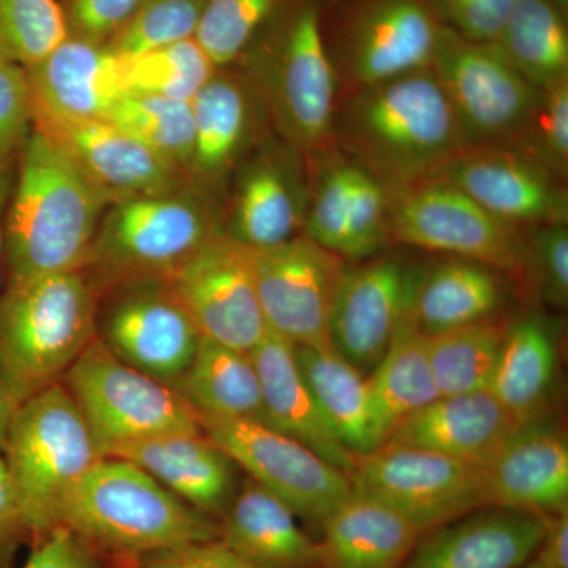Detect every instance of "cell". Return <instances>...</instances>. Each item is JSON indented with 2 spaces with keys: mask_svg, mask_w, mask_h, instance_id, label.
I'll return each mask as SVG.
<instances>
[{
  "mask_svg": "<svg viewBox=\"0 0 568 568\" xmlns=\"http://www.w3.org/2000/svg\"><path fill=\"white\" fill-rule=\"evenodd\" d=\"M111 204L58 142L33 129L18 156L3 215L6 286L82 271Z\"/></svg>",
  "mask_w": 568,
  "mask_h": 568,
  "instance_id": "obj_1",
  "label": "cell"
},
{
  "mask_svg": "<svg viewBox=\"0 0 568 568\" xmlns=\"http://www.w3.org/2000/svg\"><path fill=\"white\" fill-rule=\"evenodd\" d=\"M334 142L387 189L436 178L466 149L454 108L432 69L339 95Z\"/></svg>",
  "mask_w": 568,
  "mask_h": 568,
  "instance_id": "obj_2",
  "label": "cell"
},
{
  "mask_svg": "<svg viewBox=\"0 0 568 568\" xmlns=\"http://www.w3.org/2000/svg\"><path fill=\"white\" fill-rule=\"evenodd\" d=\"M272 130L305 159L334 148L339 85L323 32V0H290L234 63Z\"/></svg>",
  "mask_w": 568,
  "mask_h": 568,
  "instance_id": "obj_3",
  "label": "cell"
},
{
  "mask_svg": "<svg viewBox=\"0 0 568 568\" xmlns=\"http://www.w3.org/2000/svg\"><path fill=\"white\" fill-rule=\"evenodd\" d=\"M65 526L110 562L219 540V521L164 488L140 466L103 457L82 477L59 514Z\"/></svg>",
  "mask_w": 568,
  "mask_h": 568,
  "instance_id": "obj_4",
  "label": "cell"
},
{
  "mask_svg": "<svg viewBox=\"0 0 568 568\" xmlns=\"http://www.w3.org/2000/svg\"><path fill=\"white\" fill-rule=\"evenodd\" d=\"M226 201L183 179L162 192L115 201L104 212L82 272L100 294L145 280H168L224 234Z\"/></svg>",
  "mask_w": 568,
  "mask_h": 568,
  "instance_id": "obj_5",
  "label": "cell"
},
{
  "mask_svg": "<svg viewBox=\"0 0 568 568\" xmlns=\"http://www.w3.org/2000/svg\"><path fill=\"white\" fill-rule=\"evenodd\" d=\"M102 294L82 271L7 284L0 297V390L14 406L62 383L97 338Z\"/></svg>",
  "mask_w": 568,
  "mask_h": 568,
  "instance_id": "obj_6",
  "label": "cell"
},
{
  "mask_svg": "<svg viewBox=\"0 0 568 568\" xmlns=\"http://www.w3.org/2000/svg\"><path fill=\"white\" fill-rule=\"evenodd\" d=\"M2 457L32 547L59 526L71 489L103 455L70 392L59 383L14 407Z\"/></svg>",
  "mask_w": 568,
  "mask_h": 568,
  "instance_id": "obj_7",
  "label": "cell"
},
{
  "mask_svg": "<svg viewBox=\"0 0 568 568\" xmlns=\"http://www.w3.org/2000/svg\"><path fill=\"white\" fill-rule=\"evenodd\" d=\"M388 193V244L476 261L530 290L525 231L496 219L444 179H426Z\"/></svg>",
  "mask_w": 568,
  "mask_h": 568,
  "instance_id": "obj_8",
  "label": "cell"
},
{
  "mask_svg": "<svg viewBox=\"0 0 568 568\" xmlns=\"http://www.w3.org/2000/svg\"><path fill=\"white\" fill-rule=\"evenodd\" d=\"M432 70L454 108L467 148L521 151L541 91L525 80L497 43L444 28Z\"/></svg>",
  "mask_w": 568,
  "mask_h": 568,
  "instance_id": "obj_9",
  "label": "cell"
},
{
  "mask_svg": "<svg viewBox=\"0 0 568 568\" xmlns=\"http://www.w3.org/2000/svg\"><path fill=\"white\" fill-rule=\"evenodd\" d=\"M62 384L103 457L136 440L203 429L193 407L174 387L123 364L99 338L71 365Z\"/></svg>",
  "mask_w": 568,
  "mask_h": 568,
  "instance_id": "obj_10",
  "label": "cell"
},
{
  "mask_svg": "<svg viewBox=\"0 0 568 568\" xmlns=\"http://www.w3.org/2000/svg\"><path fill=\"white\" fill-rule=\"evenodd\" d=\"M444 28L435 0H349L325 39L339 95L432 69Z\"/></svg>",
  "mask_w": 568,
  "mask_h": 568,
  "instance_id": "obj_11",
  "label": "cell"
},
{
  "mask_svg": "<svg viewBox=\"0 0 568 568\" xmlns=\"http://www.w3.org/2000/svg\"><path fill=\"white\" fill-rule=\"evenodd\" d=\"M351 484L354 491L394 507L424 534L488 507L481 465L426 448L384 444L357 457Z\"/></svg>",
  "mask_w": 568,
  "mask_h": 568,
  "instance_id": "obj_12",
  "label": "cell"
},
{
  "mask_svg": "<svg viewBox=\"0 0 568 568\" xmlns=\"http://www.w3.org/2000/svg\"><path fill=\"white\" fill-rule=\"evenodd\" d=\"M197 420L235 466L313 525L323 528L325 519L353 493L347 474L263 422L212 417Z\"/></svg>",
  "mask_w": 568,
  "mask_h": 568,
  "instance_id": "obj_13",
  "label": "cell"
},
{
  "mask_svg": "<svg viewBox=\"0 0 568 568\" xmlns=\"http://www.w3.org/2000/svg\"><path fill=\"white\" fill-rule=\"evenodd\" d=\"M97 338L123 364L175 387L203 335L166 280H145L102 295Z\"/></svg>",
  "mask_w": 568,
  "mask_h": 568,
  "instance_id": "obj_14",
  "label": "cell"
},
{
  "mask_svg": "<svg viewBox=\"0 0 568 568\" xmlns=\"http://www.w3.org/2000/svg\"><path fill=\"white\" fill-rule=\"evenodd\" d=\"M426 265L384 252L347 264L332 306L328 338L362 375L376 368L399 328L413 317Z\"/></svg>",
  "mask_w": 568,
  "mask_h": 568,
  "instance_id": "obj_15",
  "label": "cell"
},
{
  "mask_svg": "<svg viewBox=\"0 0 568 568\" xmlns=\"http://www.w3.org/2000/svg\"><path fill=\"white\" fill-rule=\"evenodd\" d=\"M244 250L268 332L294 346H332L328 323L346 261L304 234Z\"/></svg>",
  "mask_w": 568,
  "mask_h": 568,
  "instance_id": "obj_16",
  "label": "cell"
},
{
  "mask_svg": "<svg viewBox=\"0 0 568 568\" xmlns=\"http://www.w3.org/2000/svg\"><path fill=\"white\" fill-rule=\"evenodd\" d=\"M308 200L304 153L271 132L231 179L224 234L246 250L284 244L304 234Z\"/></svg>",
  "mask_w": 568,
  "mask_h": 568,
  "instance_id": "obj_17",
  "label": "cell"
},
{
  "mask_svg": "<svg viewBox=\"0 0 568 568\" xmlns=\"http://www.w3.org/2000/svg\"><path fill=\"white\" fill-rule=\"evenodd\" d=\"M166 282L204 338L252 353L267 335L248 257L226 234L201 248Z\"/></svg>",
  "mask_w": 568,
  "mask_h": 568,
  "instance_id": "obj_18",
  "label": "cell"
},
{
  "mask_svg": "<svg viewBox=\"0 0 568 568\" xmlns=\"http://www.w3.org/2000/svg\"><path fill=\"white\" fill-rule=\"evenodd\" d=\"M436 178L454 183L485 211L518 230L568 224L567 183L525 153L467 148Z\"/></svg>",
  "mask_w": 568,
  "mask_h": 568,
  "instance_id": "obj_19",
  "label": "cell"
},
{
  "mask_svg": "<svg viewBox=\"0 0 568 568\" xmlns=\"http://www.w3.org/2000/svg\"><path fill=\"white\" fill-rule=\"evenodd\" d=\"M194 145L189 178L226 201L231 179L274 132L263 104L234 65L219 67L192 100Z\"/></svg>",
  "mask_w": 568,
  "mask_h": 568,
  "instance_id": "obj_20",
  "label": "cell"
},
{
  "mask_svg": "<svg viewBox=\"0 0 568 568\" xmlns=\"http://www.w3.org/2000/svg\"><path fill=\"white\" fill-rule=\"evenodd\" d=\"M33 129L69 153L112 203L162 192L189 178L140 140L106 119L70 121L32 112Z\"/></svg>",
  "mask_w": 568,
  "mask_h": 568,
  "instance_id": "obj_21",
  "label": "cell"
},
{
  "mask_svg": "<svg viewBox=\"0 0 568 568\" xmlns=\"http://www.w3.org/2000/svg\"><path fill=\"white\" fill-rule=\"evenodd\" d=\"M481 467L488 507L568 510V439L549 414L515 426Z\"/></svg>",
  "mask_w": 568,
  "mask_h": 568,
  "instance_id": "obj_22",
  "label": "cell"
},
{
  "mask_svg": "<svg viewBox=\"0 0 568 568\" xmlns=\"http://www.w3.org/2000/svg\"><path fill=\"white\" fill-rule=\"evenodd\" d=\"M548 517L484 507L425 532L403 568H523L547 532Z\"/></svg>",
  "mask_w": 568,
  "mask_h": 568,
  "instance_id": "obj_23",
  "label": "cell"
},
{
  "mask_svg": "<svg viewBox=\"0 0 568 568\" xmlns=\"http://www.w3.org/2000/svg\"><path fill=\"white\" fill-rule=\"evenodd\" d=\"M32 112L70 121L106 119L126 95L123 59L108 44L67 36L24 69Z\"/></svg>",
  "mask_w": 568,
  "mask_h": 568,
  "instance_id": "obj_24",
  "label": "cell"
},
{
  "mask_svg": "<svg viewBox=\"0 0 568 568\" xmlns=\"http://www.w3.org/2000/svg\"><path fill=\"white\" fill-rule=\"evenodd\" d=\"M106 457L140 466L164 488L216 521L237 491V466L203 429L136 440L112 448Z\"/></svg>",
  "mask_w": 568,
  "mask_h": 568,
  "instance_id": "obj_25",
  "label": "cell"
},
{
  "mask_svg": "<svg viewBox=\"0 0 568 568\" xmlns=\"http://www.w3.org/2000/svg\"><path fill=\"white\" fill-rule=\"evenodd\" d=\"M263 394L264 424L293 437L353 477L357 455L335 435L298 368L295 346L267 332L252 351Z\"/></svg>",
  "mask_w": 568,
  "mask_h": 568,
  "instance_id": "obj_26",
  "label": "cell"
},
{
  "mask_svg": "<svg viewBox=\"0 0 568 568\" xmlns=\"http://www.w3.org/2000/svg\"><path fill=\"white\" fill-rule=\"evenodd\" d=\"M515 426L506 407L485 388L437 396L403 418L384 444L426 448L484 465Z\"/></svg>",
  "mask_w": 568,
  "mask_h": 568,
  "instance_id": "obj_27",
  "label": "cell"
},
{
  "mask_svg": "<svg viewBox=\"0 0 568 568\" xmlns=\"http://www.w3.org/2000/svg\"><path fill=\"white\" fill-rule=\"evenodd\" d=\"M280 497L246 477L219 519V540L263 568H323L320 541Z\"/></svg>",
  "mask_w": 568,
  "mask_h": 568,
  "instance_id": "obj_28",
  "label": "cell"
},
{
  "mask_svg": "<svg viewBox=\"0 0 568 568\" xmlns=\"http://www.w3.org/2000/svg\"><path fill=\"white\" fill-rule=\"evenodd\" d=\"M323 529V568H403L424 536L394 507L354 489Z\"/></svg>",
  "mask_w": 568,
  "mask_h": 568,
  "instance_id": "obj_29",
  "label": "cell"
},
{
  "mask_svg": "<svg viewBox=\"0 0 568 568\" xmlns=\"http://www.w3.org/2000/svg\"><path fill=\"white\" fill-rule=\"evenodd\" d=\"M559 345L555 325L544 313L511 317L488 390L515 424L548 416L558 379Z\"/></svg>",
  "mask_w": 568,
  "mask_h": 568,
  "instance_id": "obj_30",
  "label": "cell"
},
{
  "mask_svg": "<svg viewBox=\"0 0 568 568\" xmlns=\"http://www.w3.org/2000/svg\"><path fill=\"white\" fill-rule=\"evenodd\" d=\"M504 276L465 257L426 265L414 304L417 327L433 336L499 315L507 302Z\"/></svg>",
  "mask_w": 568,
  "mask_h": 568,
  "instance_id": "obj_31",
  "label": "cell"
},
{
  "mask_svg": "<svg viewBox=\"0 0 568 568\" xmlns=\"http://www.w3.org/2000/svg\"><path fill=\"white\" fill-rule=\"evenodd\" d=\"M200 417L241 418L264 424L263 394L252 354L201 338L185 375L175 384Z\"/></svg>",
  "mask_w": 568,
  "mask_h": 568,
  "instance_id": "obj_32",
  "label": "cell"
},
{
  "mask_svg": "<svg viewBox=\"0 0 568 568\" xmlns=\"http://www.w3.org/2000/svg\"><path fill=\"white\" fill-rule=\"evenodd\" d=\"M366 383L379 447L403 418L439 396L429 365L428 336L414 317L399 328L383 361L366 376Z\"/></svg>",
  "mask_w": 568,
  "mask_h": 568,
  "instance_id": "obj_33",
  "label": "cell"
},
{
  "mask_svg": "<svg viewBox=\"0 0 568 568\" xmlns=\"http://www.w3.org/2000/svg\"><path fill=\"white\" fill-rule=\"evenodd\" d=\"M298 368L317 405L343 444L354 455L379 447L369 409L368 383L334 347L295 346Z\"/></svg>",
  "mask_w": 568,
  "mask_h": 568,
  "instance_id": "obj_34",
  "label": "cell"
},
{
  "mask_svg": "<svg viewBox=\"0 0 568 568\" xmlns=\"http://www.w3.org/2000/svg\"><path fill=\"white\" fill-rule=\"evenodd\" d=\"M566 18L551 0H519L496 41L538 91L568 80Z\"/></svg>",
  "mask_w": 568,
  "mask_h": 568,
  "instance_id": "obj_35",
  "label": "cell"
},
{
  "mask_svg": "<svg viewBox=\"0 0 568 568\" xmlns=\"http://www.w3.org/2000/svg\"><path fill=\"white\" fill-rule=\"evenodd\" d=\"M511 317L504 313L428 336V357L440 395L485 390L491 384Z\"/></svg>",
  "mask_w": 568,
  "mask_h": 568,
  "instance_id": "obj_36",
  "label": "cell"
},
{
  "mask_svg": "<svg viewBox=\"0 0 568 568\" xmlns=\"http://www.w3.org/2000/svg\"><path fill=\"white\" fill-rule=\"evenodd\" d=\"M106 121L132 134L183 173L189 171L194 145L192 102L126 93Z\"/></svg>",
  "mask_w": 568,
  "mask_h": 568,
  "instance_id": "obj_37",
  "label": "cell"
},
{
  "mask_svg": "<svg viewBox=\"0 0 568 568\" xmlns=\"http://www.w3.org/2000/svg\"><path fill=\"white\" fill-rule=\"evenodd\" d=\"M122 59L126 92L178 102H192L219 69L194 39Z\"/></svg>",
  "mask_w": 568,
  "mask_h": 568,
  "instance_id": "obj_38",
  "label": "cell"
},
{
  "mask_svg": "<svg viewBox=\"0 0 568 568\" xmlns=\"http://www.w3.org/2000/svg\"><path fill=\"white\" fill-rule=\"evenodd\" d=\"M290 0H207L194 40L215 67L234 65Z\"/></svg>",
  "mask_w": 568,
  "mask_h": 568,
  "instance_id": "obj_39",
  "label": "cell"
},
{
  "mask_svg": "<svg viewBox=\"0 0 568 568\" xmlns=\"http://www.w3.org/2000/svg\"><path fill=\"white\" fill-rule=\"evenodd\" d=\"M58 0H0V59L26 67L50 54L65 37Z\"/></svg>",
  "mask_w": 568,
  "mask_h": 568,
  "instance_id": "obj_40",
  "label": "cell"
},
{
  "mask_svg": "<svg viewBox=\"0 0 568 568\" xmlns=\"http://www.w3.org/2000/svg\"><path fill=\"white\" fill-rule=\"evenodd\" d=\"M207 0H144L108 47L122 58L170 47L179 41L194 39Z\"/></svg>",
  "mask_w": 568,
  "mask_h": 568,
  "instance_id": "obj_41",
  "label": "cell"
},
{
  "mask_svg": "<svg viewBox=\"0 0 568 568\" xmlns=\"http://www.w3.org/2000/svg\"><path fill=\"white\" fill-rule=\"evenodd\" d=\"M521 153L536 160L567 183L568 179V80L541 91L532 125Z\"/></svg>",
  "mask_w": 568,
  "mask_h": 568,
  "instance_id": "obj_42",
  "label": "cell"
},
{
  "mask_svg": "<svg viewBox=\"0 0 568 568\" xmlns=\"http://www.w3.org/2000/svg\"><path fill=\"white\" fill-rule=\"evenodd\" d=\"M525 233L529 248L530 290L544 304L567 308L568 224H541Z\"/></svg>",
  "mask_w": 568,
  "mask_h": 568,
  "instance_id": "obj_43",
  "label": "cell"
},
{
  "mask_svg": "<svg viewBox=\"0 0 568 568\" xmlns=\"http://www.w3.org/2000/svg\"><path fill=\"white\" fill-rule=\"evenodd\" d=\"M32 130L31 92L24 69L0 59V170L17 163Z\"/></svg>",
  "mask_w": 568,
  "mask_h": 568,
  "instance_id": "obj_44",
  "label": "cell"
},
{
  "mask_svg": "<svg viewBox=\"0 0 568 568\" xmlns=\"http://www.w3.org/2000/svg\"><path fill=\"white\" fill-rule=\"evenodd\" d=\"M144 0H69L62 6L67 33L110 44L126 28Z\"/></svg>",
  "mask_w": 568,
  "mask_h": 568,
  "instance_id": "obj_45",
  "label": "cell"
},
{
  "mask_svg": "<svg viewBox=\"0 0 568 568\" xmlns=\"http://www.w3.org/2000/svg\"><path fill=\"white\" fill-rule=\"evenodd\" d=\"M519 0H435L444 24L463 39L496 43Z\"/></svg>",
  "mask_w": 568,
  "mask_h": 568,
  "instance_id": "obj_46",
  "label": "cell"
},
{
  "mask_svg": "<svg viewBox=\"0 0 568 568\" xmlns=\"http://www.w3.org/2000/svg\"><path fill=\"white\" fill-rule=\"evenodd\" d=\"M31 548L22 568H111L110 560L62 525L52 528Z\"/></svg>",
  "mask_w": 568,
  "mask_h": 568,
  "instance_id": "obj_47",
  "label": "cell"
},
{
  "mask_svg": "<svg viewBox=\"0 0 568 568\" xmlns=\"http://www.w3.org/2000/svg\"><path fill=\"white\" fill-rule=\"evenodd\" d=\"M134 568H263L235 555L222 541H201L144 556Z\"/></svg>",
  "mask_w": 568,
  "mask_h": 568,
  "instance_id": "obj_48",
  "label": "cell"
},
{
  "mask_svg": "<svg viewBox=\"0 0 568 568\" xmlns=\"http://www.w3.org/2000/svg\"><path fill=\"white\" fill-rule=\"evenodd\" d=\"M24 545H31V537L22 518L9 466L0 455V568H14L18 552Z\"/></svg>",
  "mask_w": 568,
  "mask_h": 568,
  "instance_id": "obj_49",
  "label": "cell"
},
{
  "mask_svg": "<svg viewBox=\"0 0 568 568\" xmlns=\"http://www.w3.org/2000/svg\"><path fill=\"white\" fill-rule=\"evenodd\" d=\"M534 560L526 564L530 568H568V514L567 510L549 515L547 532Z\"/></svg>",
  "mask_w": 568,
  "mask_h": 568,
  "instance_id": "obj_50",
  "label": "cell"
},
{
  "mask_svg": "<svg viewBox=\"0 0 568 568\" xmlns=\"http://www.w3.org/2000/svg\"><path fill=\"white\" fill-rule=\"evenodd\" d=\"M18 163V160H17ZM17 163H11L9 166L0 170V297H2V274H3V242H2V226L3 215H6L7 204L11 189H13L14 175H17Z\"/></svg>",
  "mask_w": 568,
  "mask_h": 568,
  "instance_id": "obj_51",
  "label": "cell"
},
{
  "mask_svg": "<svg viewBox=\"0 0 568 568\" xmlns=\"http://www.w3.org/2000/svg\"><path fill=\"white\" fill-rule=\"evenodd\" d=\"M13 402L0 390V455L6 447L7 429H9L10 418L14 410Z\"/></svg>",
  "mask_w": 568,
  "mask_h": 568,
  "instance_id": "obj_52",
  "label": "cell"
},
{
  "mask_svg": "<svg viewBox=\"0 0 568 568\" xmlns=\"http://www.w3.org/2000/svg\"><path fill=\"white\" fill-rule=\"evenodd\" d=\"M552 3H555L556 7L560 11H562L564 14H567L568 11V0H551Z\"/></svg>",
  "mask_w": 568,
  "mask_h": 568,
  "instance_id": "obj_53",
  "label": "cell"
},
{
  "mask_svg": "<svg viewBox=\"0 0 568 568\" xmlns=\"http://www.w3.org/2000/svg\"><path fill=\"white\" fill-rule=\"evenodd\" d=\"M111 568H134V564L111 562Z\"/></svg>",
  "mask_w": 568,
  "mask_h": 568,
  "instance_id": "obj_54",
  "label": "cell"
},
{
  "mask_svg": "<svg viewBox=\"0 0 568 568\" xmlns=\"http://www.w3.org/2000/svg\"><path fill=\"white\" fill-rule=\"evenodd\" d=\"M328 3H331L332 7L338 6L342 0H327Z\"/></svg>",
  "mask_w": 568,
  "mask_h": 568,
  "instance_id": "obj_55",
  "label": "cell"
},
{
  "mask_svg": "<svg viewBox=\"0 0 568 568\" xmlns=\"http://www.w3.org/2000/svg\"><path fill=\"white\" fill-rule=\"evenodd\" d=\"M526 568H530L529 566H526Z\"/></svg>",
  "mask_w": 568,
  "mask_h": 568,
  "instance_id": "obj_56",
  "label": "cell"
}]
</instances>
